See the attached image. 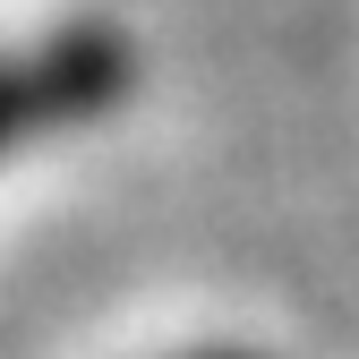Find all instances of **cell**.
Listing matches in <instances>:
<instances>
[{"mask_svg": "<svg viewBox=\"0 0 359 359\" xmlns=\"http://www.w3.org/2000/svg\"><path fill=\"white\" fill-rule=\"evenodd\" d=\"M146 86V60L111 18H52L18 43L9 60V146L34 154V146H60V137H86V128H111Z\"/></svg>", "mask_w": 359, "mask_h": 359, "instance_id": "cell-1", "label": "cell"}, {"mask_svg": "<svg viewBox=\"0 0 359 359\" xmlns=\"http://www.w3.org/2000/svg\"><path fill=\"white\" fill-rule=\"evenodd\" d=\"M171 359H283V351H265V342H189Z\"/></svg>", "mask_w": 359, "mask_h": 359, "instance_id": "cell-2", "label": "cell"}]
</instances>
